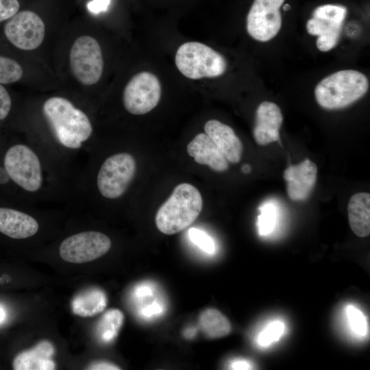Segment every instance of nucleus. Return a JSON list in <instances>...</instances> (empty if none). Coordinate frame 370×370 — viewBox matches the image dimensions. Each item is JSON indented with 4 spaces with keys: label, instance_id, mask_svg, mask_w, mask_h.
Segmentation results:
<instances>
[{
    "label": "nucleus",
    "instance_id": "30",
    "mask_svg": "<svg viewBox=\"0 0 370 370\" xmlns=\"http://www.w3.org/2000/svg\"><path fill=\"white\" fill-rule=\"evenodd\" d=\"M110 3V0H92L88 3L87 7L90 12L97 14L106 11Z\"/></svg>",
    "mask_w": 370,
    "mask_h": 370
},
{
    "label": "nucleus",
    "instance_id": "3",
    "mask_svg": "<svg viewBox=\"0 0 370 370\" xmlns=\"http://www.w3.org/2000/svg\"><path fill=\"white\" fill-rule=\"evenodd\" d=\"M369 89L367 77L352 69L335 72L323 79L315 87L318 104L327 110L345 108L363 97Z\"/></svg>",
    "mask_w": 370,
    "mask_h": 370
},
{
    "label": "nucleus",
    "instance_id": "1",
    "mask_svg": "<svg viewBox=\"0 0 370 370\" xmlns=\"http://www.w3.org/2000/svg\"><path fill=\"white\" fill-rule=\"evenodd\" d=\"M42 111L56 139L63 146L78 149L91 136L92 127L87 115L66 98L48 99Z\"/></svg>",
    "mask_w": 370,
    "mask_h": 370
},
{
    "label": "nucleus",
    "instance_id": "25",
    "mask_svg": "<svg viewBox=\"0 0 370 370\" xmlns=\"http://www.w3.org/2000/svg\"><path fill=\"white\" fill-rule=\"evenodd\" d=\"M188 237L191 242L203 251L210 254L214 252V243L212 238L204 231L195 227L190 228L188 230Z\"/></svg>",
    "mask_w": 370,
    "mask_h": 370
},
{
    "label": "nucleus",
    "instance_id": "34",
    "mask_svg": "<svg viewBox=\"0 0 370 370\" xmlns=\"http://www.w3.org/2000/svg\"><path fill=\"white\" fill-rule=\"evenodd\" d=\"M242 171L245 173H247L251 171V166L249 164H244L242 167Z\"/></svg>",
    "mask_w": 370,
    "mask_h": 370
},
{
    "label": "nucleus",
    "instance_id": "17",
    "mask_svg": "<svg viewBox=\"0 0 370 370\" xmlns=\"http://www.w3.org/2000/svg\"><path fill=\"white\" fill-rule=\"evenodd\" d=\"M36 220L29 214L8 208H0V232L16 239L29 238L38 230Z\"/></svg>",
    "mask_w": 370,
    "mask_h": 370
},
{
    "label": "nucleus",
    "instance_id": "4",
    "mask_svg": "<svg viewBox=\"0 0 370 370\" xmlns=\"http://www.w3.org/2000/svg\"><path fill=\"white\" fill-rule=\"evenodd\" d=\"M175 62L179 71L191 79L219 77L227 69V62L221 54L195 41L185 42L178 47Z\"/></svg>",
    "mask_w": 370,
    "mask_h": 370
},
{
    "label": "nucleus",
    "instance_id": "11",
    "mask_svg": "<svg viewBox=\"0 0 370 370\" xmlns=\"http://www.w3.org/2000/svg\"><path fill=\"white\" fill-rule=\"evenodd\" d=\"M3 32L14 46L22 50L30 51L42 44L45 35V25L36 13L23 10L18 12L8 20Z\"/></svg>",
    "mask_w": 370,
    "mask_h": 370
},
{
    "label": "nucleus",
    "instance_id": "21",
    "mask_svg": "<svg viewBox=\"0 0 370 370\" xmlns=\"http://www.w3.org/2000/svg\"><path fill=\"white\" fill-rule=\"evenodd\" d=\"M199 327L209 338H218L228 335L231 324L227 317L215 308L204 310L199 319Z\"/></svg>",
    "mask_w": 370,
    "mask_h": 370
},
{
    "label": "nucleus",
    "instance_id": "26",
    "mask_svg": "<svg viewBox=\"0 0 370 370\" xmlns=\"http://www.w3.org/2000/svg\"><path fill=\"white\" fill-rule=\"evenodd\" d=\"M284 330V325L280 321L270 323L259 334L258 343L262 346H267L278 341Z\"/></svg>",
    "mask_w": 370,
    "mask_h": 370
},
{
    "label": "nucleus",
    "instance_id": "18",
    "mask_svg": "<svg viewBox=\"0 0 370 370\" xmlns=\"http://www.w3.org/2000/svg\"><path fill=\"white\" fill-rule=\"evenodd\" d=\"M54 347L48 341H42L31 349L18 354L13 361L15 370H52L56 365L52 360Z\"/></svg>",
    "mask_w": 370,
    "mask_h": 370
},
{
    "label": "nucleus",
    "instance_id": "7",
    "mask_svg": "<svg viewBox=\"0 0 370 370\" xmlns=\"http://www.w3.org/2000/svg\"><path fill=\"white\" fill-rule=\"evenodd\" d=\"M4 166L9 177L24 190L36 192L41 187L40 162L27 146L18 144L11 147L5 155Z\"/></svg>",
    "mask_w": 370,
    "mask_h": 370
},
{
    "label": "nucleus",
    "instance_id": "5",
    "mask_svg": "<svg viewBox=\"0 0 370 370\" xmlns=\"http://www.w3.org/2000/svg\"><path fill=\"white\" fill-rule=\"evenodd\" d=\"M69 62L78 82L87 86L96 84L103 70L102 51L97 40L90 36L77 38L70 50Z\"/></svg>",
    "mask_w": 370,
    "mask_h": 370
},
{
    "label": "nucleus",
    "instance_id": "22",
    "mask_svg": "<svg viewBox=\"0 0 370 370\" xmlns=\"http://www.w3.org/2000/svg\"><path fill=\"white\" fill-rule=\"evenodd\" d=\"M124 316L118 309H110L106 312L97 325V334L104 343L113 341L123 325Z\"/></svg>",
    "mask_w": 370,
    "mask_h": 370
},
{
    "label": "nucleus",
    "instance_id": "27",
    "mask_svg": "<svg viewBox=\"0 0 370 370\" xmlns=\"http://www.w3.org/2000/svg\"><path fill=\"white\" fill-rule=\"evenodd\" d=\"M347 316L352 330L359 336H365L367 332V323L362 312L352 306L347 308Z\"/></svg>",
    "mask_w": 370,
    "mask_h": 370
},
{
    "label": "nucleus",
    "instance_id": "32",
    "mask_svg": "<svg viewBox=\"0 0 370 370\" xmlns=\"http://www.w3.org/2000/svg\"><path fill=\"white\" fill-rule=\"evenodd\" d=\"M232 369H251V365L246 360H236L231 365Z\"/></svg>",
    "mask_w": 370,
    "mask_h": 370
},
{
    "label": "nucleus",
    "instance_id": "28",
    "mask_svg": "<svg viewBox=\"0 0 370 370\" xmlns=\"http://www.w3.org/2000/svg\"><path fill=\"white\" fill-rule=\"evenodd\" d=\"M19 8L18 0H0V22L14 16L18 12Z\"/></svg>",
    "mask_w": 370,
    "mask_h": 370
},
{
    "label": "nucleus",
    "instance_id": "15",
    "mask_svg": "<svg viewBox=\"0 0 370 370\" xmlns=\"http://www.w3.org/2000/svg\"><path fill=\"white\" fill-rule=\"evenodd\" d=\"M187 152L197 163L207 165L215 171L223 172L228 169V160L206 133L198 134L189 142Z\"/></svg>",
    "mask_w": 370,
    "mask_h": 370
},
{
    "label": "nucleus",
    "instance_id": "10",
    "mask_svg": "<svg viewBox=\"0 0 370 370\" xmlns=\"http://www.w3.org/2000/svg\"><path fill=\"white\" fill-rule=\"evenodd\" d=\"M111 241L106 234L88 231L72 235L64 239L59 249L61 258L71 263H84L106 254Z\"/></svg>",
    "mask_w": 370,
    "mask_h": 370
},
{
    "label": "nucleus",
    "instance_id": "13",
    "mask_svg": "<svg viewBox=\"0 0 370 370\" xmlns=\"http://www.w3.org/2000/svg\"><path fill=\"white\" fill-rule=\"evenodd\" d=\"M317 166L306 158L299 164L289 166L284 172L288 197L293 201L306 199L317 181Z\"/></svg>",
    "mask_w": 370,
    "mask_h": 370
},
{
    "label": "nucleus",
    "instance_id": "14",
    "mask_svg": "<svg viewBox=\"0 0 370 370\" xmlns=\"http://www.w3.org/2000/svg\"><path fill=\"white\" fill-rule=\"evenodd\" d=\"M283 116L280 107L271 101H263L256 111L254 138L260 145H265L280 139V129Z\"/></svg>",
    "mask_w": 370,
    "mask_h": 370
},
{
    "label": "nucleus",
    "instance_id": "35",
    "mask_svg": "<svg viewBox=\"0 0 370 370\" xmlns=\"http://www.w3.org/2000/svg\"><path fill=\"white\" fill-rule=\"evenodd\" d=\"M290 9H291V5L288 3L285 4L283 7L284 11H287V10H289Z\"/></svg>",
    "mask_w": 370,
    "mask_h": 370
},
{
    "label": "nucleus",
    "instance_id": "2",
    "mask_svg": "<svg viewBox=\"0 0 370 370\" xmlns=\"http://www.w3.org/2000/svg\"><path fill=\"white\" fill-rule=\"evenodd\" d=\"M202 206L203 200L198 189L188 183L180 184L157 211L156 226L165 234L177 233L197 219Z\"/></svg>",
    "mask_w": 370,
    "mask_h": 370
},
{
    "label": "nucleus",
    "instance_id": "33",
    "mask_svg": "<svg viewBox=\"0 0 370 370\" xmlns=\"http://www.w3.org/2000/svg\"><path fill=\"white\" fill-rule=\"evenodd\" d=\"M6 312L5 309L0 306V323H3L6 319Z\"/></svg>",
    "mask_w": 370,
    "mask_h": 370
},
{
    "label": "nucleus",
    "instance_id": "23",
    "mask_svg": "<svg viewBox=\"0 0 370 370\" xmlns=\"http://www.w3.org/2000/svg\"><path fill=\"white\" fill-rule=\"evenodd\" d=\"M23 71L18 62L8 57L0 56V84H8L20 80Z\"/></svg>",
    "mask_w": 370,
    "mask_h": 370
},
{
    "label": "nucleus",
    "instance_id": "24",
    "mask_svg": "<svg viewBox=\"0 0 370 370\" xmlns=\"http://www.w3.org/2000/svg\"><path fill=\"white\" fill-rule=\"evenodd\" d=\"M259 210L260 214L258 217L257 225L259 234L262 236L268 235L274 229L277 212L275 205L271 202L262 204Z\"/></svg>",
    "mask_w": 370,
    "mask_h": 370
},
{
    "label": "nucleus",
    "instance_id": "19",
    "mask_svg": "<svg viewBox=\"0 0 370 370\" xmlns=\"http://www.w3.org/2000/svg\"><path fill=\"white\" fill-rule=\"evenodd\" d=\"M349 224L358 237H367L370 234V194L361 192L352 195L348 202Z\"/></svg>",
    "mask_w": 370,
    "mask_h": 370
},
{
    "label": "nucleus",
    "instance_id": "16",
    "mask_svg": "<svg viewBox=\"0 0 370 370\" xmlns=\"http://www.w3.org/2000/svg\"><path fill=\"white\" fill-rule=\"evenodd\" d=\"M205 133L212 140L228 162L238 163L243 153V144L233 129L215 119L208 121Z\"/></svg>",
    "mask_w": 370,
    "mask_h": 370
},
{
    "label": "nucleus",
    "instance_id": "29",
    "mask_svg": "<svg viewBox=\"0 0 370 370\" xmlns=\"http://www.w3.org/2000/svg\"><path fill=\"white\" fill-rule=\"evenodd\" d=\"M12 106L10 96L5 88L0 84V120L8 115Z\"/></svg>",
    "mask_w": 370,
    "mask_h": 370
},
{
    "label": "nucleus",
    "instance_id": "8",
    "mask_svg": "<svg viewBox=\"0 0 370 370\" xmlns=\"http://www.w3.org/2000/svg\"><path fill=\"white\" fill-rule=\"evenodd\" d=\"M161 93L158 78L151 72H140L130 79L124 88L123 106L132 114H145L158 104Z\"/></svg>",
    "mask_w": 370,
    "mask_h": 370
},
{
    "label": "nucleus",
    "instance_id": "12",
    "mask_svg": "<svg viewBox=\"0 0 370 370\" xmlns=\"http://www.w3.org/2000/svg\"><path fill=\"white\" fill-rule=\"evenodd\" d=\"M284 0H254L247 16V30L254 39L267 42L282 26L280 11Z\"/></svg>",
    "mask_w": 370,
    "mask_h": 370
},
{
    "label": "nucleus",
    "instance_id": "31",
    "mask_svg": "<svg viewBox=\"0 0 370 370\" xmlns=\"http://www.w3.org/2000/svg\"><path fill=\"white\" fill-rule=\"evenodd\" d=\"M89 369H96V370H99V369H112V370H116V369H120V368L117 366H115L112 364H110V363H108V362H98V363H95V364H92L91 366H90V367L88 368Z\"/></svg>",
    "mask_w": 370,
    "mask_h": 370
},
{
    "label": "nucleus",
    "instance_id": "9",
    "mask_svg": "<svg viewBox=\"0 0 370 370\" xmlns=\"http://www.w3.org/2000/svg\"><path fill=\"white\" fill-rule=\"evenodd\" d=\"M346 14L345 7L333 4L319 6L313 11L306 29L310 34L317 36L319 50L328 51L336 45Z\"/></svg>",
    "mask_w": 370,
    "mask_h": 370
},
{
    "label": "nucleus",
    "instance_id": "6",
    "mask_svg": "<svg viewBox=\"0 0 370 370\" xmlns=\"http://www.w3.org/2000/svg\"><path fill=\"white\" fill-rule=\"evenodd\" d=\"M136 164L128 153H119L108 158L99 171L98 189L106 198L120 197L127 190L134 177Z\"/></svg>",
    "mask_w": 370,
    "mask_h": 370
},
{
    "label": "nucleus",
    "instance_id": "20",
    "mask_svg": "<svg viewBox=\"0 0 370 370\" xmlns=\"http://www.w3.org/2000/svg\"><path fill=\"white\" fill-rule=\"evenodd\" d=\"M107 305L105 293L97 288L86 290L72 301L73 313L81 317H92L102 312Z\"/></svg>",
    "mask_w": 370,
    "mask_h": 370
}]
</instances>
